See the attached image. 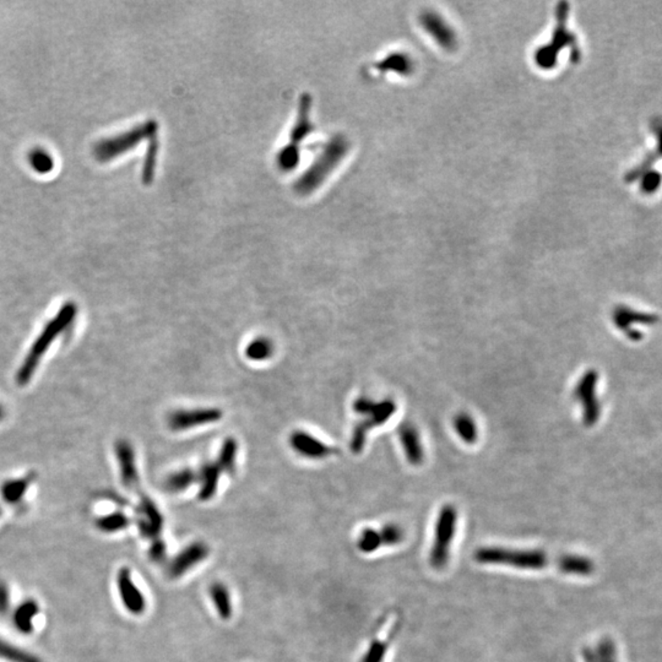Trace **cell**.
I'll use <instances>...</instances> for the list:
<instances>
[{"instance_id":"12","label":"cell","mask_w":662,"mask_h":662,"mask_svg":"<svg viewBox=\"0 0 662 662\" xmlns=\"http://www.w3.org/2000/svg\"><path fill=\"white\" fill-rule=\"evenodd\" d=\"M222 417V412L217 408H198V410H180L172 413L168 424L173 431L200 427L204 424H215Z\"/></svg>"},{"instance_id":"3","label":"cell","mask_w":662,"mask_h":662,"mask_svg":"<svg viewBox=\"0 0 662 662\" xmlns=\"http://www.w3.org/2000/svg\"><path fill=\"white\" fill-rule=\"evenodd\" d=\"M354 410L364 417L354 427L351 438L352 453L359 454L364 450L369 429L385 424L396 411V403L391 398H385L377 403L368 398H359L354 403Z\"/></svg>"},{"instance_id":"18","label":"cell","mask_w":662,"mask_h":662,"mask_svg":"<svg viewBox=\"0 0 662 662\" xmlns=\"http://www.w3.org/2000/svg\"><path fill=\"white\" fill-rule=\"evenodd\" d=\"M209 595L219 617L222 621H229L233 616V603L229 587L221 582H215L209 587Z\"/></svg>"},{"instance_id":"23","label":"cell","mask_w":662,"mask_h":662,"mask_svg":"<svg viewBox=\"0 0 662 662\" xmlns=\"http://www.w3.org/2000/svg\"><path fill=\"white\" fill-rule=\"evenodd\" d=\"M34 480V475H29L26 477L11 480L1 486V496L8 503H16L25 496L27 488L30 487Z\"/></svg>"},{"instance_id":"5","label":"cell","mask_w":662,"mask_h":662,"mask_svg":"<svg viewBox=\"0 0 662 662\" xmlns=\"http://www.w3.org/2000/svg\"><path fill=\"white\" fill-rule=\"evenodd\" d=\"M401 618L398 612H389L382 617L374 635L369 642L367 650L364 652L359 662H384L387 659L389 647L396 637Z\"/></svg>"},{"instance_id":"4","label":"cell","mask_w":662,"mask_h":662,"mask_svg":"<svg viewBox=\"0 0 662 662\" xmlns=\"http://www.w3.org/2000/svg\"><path fill=\"white\" fill-rule=\"evenodd\" d=\"M458 530V510L447 504L439 510L434 525L433 540L429 549V563L434 569H444L450 561V553Z\"/></svg>"},{"instance_id":"31","label":"cell","mask_w":662,"mask_h":662,"mask_svg":"<svg viewBox=\"0 0 662 662\" xmlns=\"http://www.w3.org/2000/svg\"><path fill=\"white\" fill-rule=\"evenodd\" d=\"M238 444L234 439L229 438L224 440L222 448L220 450L219 465L221 471L226 470V473H233L236 459H237Z\"/></svg>"},{"instance_id":"27","label":"cell","mask_w":662,"mask_h":662,"mask_svg":"<svg viewBox=\"0 0 662 662\" xmlns=\"http://www.w3.org/2000/svg\"><path fill=\"white\" fill-rule=\"evenodd\" d=\"M29 164L31 168L38 175H48L55 170V159L45 149L36 147L29 154Z\"/></svg>"},{"instance_id":"22","label":"cell","mask_w":662,"mask_h":662,"mask_svg":"<svg viewBox=\"0 0 662 662\" xmlns=\"http://www.w3.org/2000/svg\"><path fill=\"white\" fill-rule=\"evenodd\" d=\"M38 611H40V608H38V605L36 603V601H34V600L25 601L16 610L15 616H14L16 628L21 633H25V634L32 632L34 619L37 616Z\"/></svg>"},{"instance_id":"34","label":"cell","mask_w":662,"mask_h":662,"mask_svg":"<svg viewBox=\"0 0 662 662\" xmlns=\"http://www.w3.org/2000/svg\"><path fill=\"white\" fill-rule=\"evenodd\" d=\"M3 415H4V410H3V406L0 405V419H3Z\"/></svg>"},{"instance_id":"17","label":"cell","mask_w":662,"mask_h":662,"mask_svg":"<svg viewBox=\"0 0 662 662\" xmlns=\"http://www.w3.org/2000/svg\"><path fill=\"white\" fill-rule=\"evenodd\" d=\"M556 569L566 575L590 577L595 572V564L590 558L582 554L566 553L557 556Z\"/></svg>"},{"instance_id":"19","label":"cell","mask_w":662,"mask_h":662,"mask_svg":"<svg viewBox=\"0 0 662 662\" xmlns=\"http://www.w3.org/2000/svg\"><path fill=\"white\" fill-rule=\"evenodd\" d=\"M221 468L215 463H205L200 470L198 480L200 481L199 498L208 502L214 497L219 487Z\"/></svg>"},{"instance_id":"25","label":"cell","mask_w":662,"mask_h":662,"mask_svg":"<svg viewBox=\"0 0 662 662\" xmlns=\"http://www.w3.org/2000/svg\"><path fill=\"white\" fill-rule=\"evenodd\" d=\"M198 475L190 470V468H183L177 473H172L166 481V489L171 493L185 492V489L196 482Z\"/></svg>"},{"instance_id":"10","label":"cell","mask_w":662,"mask_h":662,"mask_svg":"<svg viewBox=\"0 0 662 662\" xmlns=\"http://www.w3.org/2000/svg\"><path fill=\"white\" fill-rule=\"evenodd\" d=\"M117 587L120 591V600L125 610L133 616H141L146 612V598L144 593L136 587L131 577L129 568H122L117 574Z\"/></svg>"},{"instance_id":"35","label":"cell","mask_w":662,"mask_h":662,"mask_svg":"<svg viewBox=\"0 0 662 662\" xmlns=\"http://www.w3.org/2000/svg\"><path fill=\"white\" fill-rule=\"evenodd\" d=\"M0 514H1V509H0Z\"/></svg>"},{"instance_id":"29","label":"cell","mask_w":662,"mask_h":662,"mask_svg":"<svg viewBox=\"0 0 662 662\" xmlns=\"http://www.w3.org/2000/svg\"><path fill=\"white\" fill-rule=\"evenodd\" d=\"M129 525L130 519L125 514L120 513V512L101 517L96 521V526L100 528L101 531L108 533H118V531H122L125 528H128Z\"/></svg>"},{"instance_id":"9","label":"cell","mask_w":662,"mask_h":662,"mask_svg":"<svg viewBox=\"0 0 662 662\" xmlns=\"http://www.w3.org/2000/svg\"><path fill=\"white\" fill-rule=\"evenodd\" d=\"M210 556V547L208 543L201 540L193 541L182 548L175 557L171 559L167 567V574L171 579H180L185 574L194 570L204 563Z\"/></svg>"},{"instance_id":"26","label":"cell","mask_w":662,"mask_h":662,"mask_svg":"<svg viewBox=\"0 0 662 662\" xmlns=\"http://www.w3.org/2000/svg\"><path fill=\"white\" fill-rule=\"evenodd\" d=\"M454 429L465 443L473 444L477 440V426L468 413H459L454 419Z\"/></svg>"},{"instance_id":"1","label":"cell","mask_w":662,"mask_h":662,"mask_svg":"<svg viewBox=\"0 0 662 662\" xmlns=\"http://www.w3.org/2000/svg\"><path fill=\"white\" fill-rule=\"evenodd\" d=\"M475 561L482 566L505 567L517 570L538 572L557 563V557H552L542 548L504 547L486 546L478 548L473 554Z\"/></svg>"},{"instance_id":"30","label":"cell","mask_w":662,"mask_h":662,"mask_svg":"<svg viewBox=\"0 0 662 662\" xmlns=\"http://www.w3.org/2000/svg\"><path fill=\"white\" fill-rule=\"evenodd\" d=\"M0 659H4L9 662H42L41 659L36 655L19 649L15 645H11L1 639H0Z\"/></svg>"},{"instance_id":"2","label":"cell","mask_w":662,"mask_h":662,"mask_svg":"<svg viewBox=\"0 0 662 662\" xmlns=\"http://www.w3.org/2000/svg\"><path fill=\"white\" fill-rule=\"evenodd\" d=\"M75 315H76V305L69 302V303H65L55 318L47 324V326L43 329L38 339L36 340L35 344L17 372L16 380L19 385H25L29 383L41 359L45 356V351L48 350L52 343L64 331L65 329L69 326L70 323L74 320Z\"/></svg>"},{"instance_id":"7","label":"cell","mask_w":662,"mask_h":662,"mask_svg":"<svg viewBox=\"0 0 662 662\" xmlns=\"http://www.w3.org/2000/svg\"><path fill=\"white\" fill-rule=\"evenodd\" d=\"M152 130H154V127L145 124L143 127H136L134 129L117 135L110 139L101 140L94 147L96 159L100 162H108L110 159H115L117 156L124 154L125 151L139 144L143 138L149 135L150 131Z\"/></svg>"},{"instance_id":"20","label":"cell","mask_w":662,"mask_h":662,"mask_svg":"<svg viewBox=\"0 0 662 662\" xmlns=\"http://www.w3.org/2000/svg\"><path fill=\"white\" fill-rule=\"evenodd\" d=\"M652 129L654 131V134L656 136V151L652 152L649 157L644 159L642 164H639L638 168H634V170L631 171L627 175V180L629 183H633L635 180H639L642 175H645L647 172L652 171V164H655L656 159H660V156H662V120L661 118H656L652 122Z\"/></svg>"},{"instance_id":"14","label":"cell","mask_w":662,"mask_h":662,"mask_svg":"<svg viewBox=\"0 0 662 662\" xmlns=\"http://www.w3.org/2000/svg\"><path fill=\"white\" fill-rule=\"evenodd\" d=\"M289 443L297 453L305 458L323 459L334 453V450L326 444L302 431L294 432L289 438Z\"/></svg>"},{"instance_id":"32","label":"cell","mask_w":662,"mask_h":662,"mask_svg":"<svg viewBox=\"0 0 662 662\" xmlns=\"http://www.w3.org/2000/svg\"><path fill=\"white\" fill-rule=\"evenodd\" d=\"M147 554H149L150 561L156 563V564L166 562L167 561V545L162 538H157L151 543Z\"/></svg>"},{"instance_id":"15","label":"cell","mask_w":662,"mask_h":662,"mask_svg":"<svg viewBox=\"0 0 662 662\" xmlns=\"http://www.w3.org/2000/svg\"><path fill=\"white\" fill-rule=\"evenodd\" d=\"M398 438L403 444V452L408 463L413 466H419L424 463V445L421 443L419 431L413 424L405 422L398 427Z\"/></svg>"},{"instance_id":"6","label":"cell","mask_w":662,"mask_h":662,"mask_svg":"<svg viewBox=\"0 0 662 662\" xmlns=\"http://www.w3.org/2000/svg\"><path fill=\"white\" fill-rule=\"evenodd\" d=\"M598 373L595 369H589L582 379L577 382L574 398L583 406V421L587 427H593L598 424L601 416V403L596 396Z\"/></svg>"},{"instance_id":"8","label":"cell","mask_w":662,"mask_h":662,"mask_svg":"<svg viewBox=\"0 0 662 662\" xmlns=\"http://www.w3.org/2000/svg\"><path fill=\"white\" fill-rule=\"evenodd\" d=\"M405 538L403 528L396 524H385L380 528H366L359 533L357 547L366 554L377 552L380 548L394 547Z\"/></svg>"},{"instance_id":"24","label":"cell","mask_w":662,"mask_h":662,"mask_svg":"<svg viewBox=\"0 0 662 662\" xmlns=\"http://www.w3.org/2000/svg\"><path fill=\"white\" fill-rule=\"evenodd\" d=\"M424 25L427 31L431 32L436 40L438 41L440 45L450 48L454 45L453 34L449 31L448 27L444 25L443 21H440L437 16L427 15L424 17Z\"/></svg>"},{"instance_id":"16","label":"cell","mask_w":662,"mask_h":662,"mask_svg":"<svg viewBox=\"0 0 662 662\" xmlns=\"http://www.w3.org/2000/svg\"><path fill=\"white\" fill-rule=\"evenodd\" d=\"M115 453L120 459V475L125 487L136 488L139 486V475L135 465L134 450L128 442L120 440L115 445Z\"/></svg>"},{"instance_id":"28","label":"cell","mask_w":662,"mask_h":662,"mask_svg":"<svg viewBox=\"0 0 662 662\" xmlns=\"http://www.w3.org/2000/svg\"><path fill=\"white\" fill-rule=\"evenodd\" d=\"M274 352V345L266 338H258L253 340L245 349V356L250 361L255 362H261L265 359H269Z\"/></svg>"},{"instance_id":"11","label":"cell","mask_w":662,"mask_h":662,"mask_svg":"<svg viewBox=\"0 0 662 662\" xmlns=\"http://www.w3.org/2000/svg\"><path fill=\"white\" fill-rule=\"evenodd\" d=\"M136 524L140 535L150 541L161 538L164 531V519L154 501L149 497H143L140 501L139 507L136 509Z\"/></svg>"},{"instance_id":"13","label":"cell","mask_w":662,"mask_h":662,"mask_svg":"<svg viewBox=\"0 0 662 662\" xmlns=\"http://www.w3.org/2000/svg\"><path fill=\"white\" fill-rule=\"evenodd\" d=\"M613 323L621 331L627 335L632 341H639L642 339V334L639 330L633 328L632 324L638 323L642 325H654L659 322V317L650 313L638 312L629 307L618 305L613 310Z\"/></svg>"},{"instance_id":"33","label":"cell","mask_w":662,"mask_h":662,"mask_svg":"<svg viewBox=\"0 0 662 662\" xmlns=\"http://www.w3.org/2000/svg\"><path fill=\"white\" fill-rule=\"evenodd\" d=\"M10 606V593L6 583L0 582V614H4Z\"/></svg>"},{"instance_id":"21","label":"cell","mask_w":662,"mask_h":662,"mask_svg":"<svg viewBox=\"0 0 662 662\" xmlns=\"http://www.w3.org/2000/svg\"><path fill=\"white\" fill-rule=\"evenodd\" d=\"M584 662H617L616 647L607 639H603L583 650Z\"/></svg>"}]
</instances>
